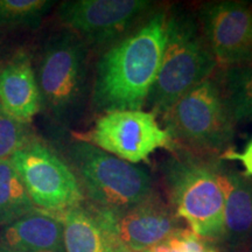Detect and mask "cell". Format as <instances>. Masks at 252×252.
I'll return each instance as SVG.
<instances>
[{"label": "cell", "mask_w": 252, "mask_h": 252, "mask_svg": "<svg viewBox=\"0 0 252 252\" xmlns=\"http://www.w3.org/2000/svg\"><path fill=\"white\" fill-rule=\"evenodd\" d=\"M167 19L165 11L153 12L100 56L93 88L97 111L108 113L146 106L161 64Z\"/></svg>", "instance_id": "obj_1"}, {"label": "cell", "mask_w": 252, "mask_h": 252, "mask_svg": "<svg viewBox=\"0 0 252 252\" xmlns=\"http://www.w3.org/2000/svg\"><path fill=\"white\" fill-rule=\"evenodd\" d=\"M217 62L198 17L174 11L167 19V35L159 71L146 106L162 116L193 88L212 77Z\"/></svg>", "instance_id": "obj_2"}, {"label": "cell", "mask_w": 252, "mask_h": 252, "mask_svg": "<svg viewBox=\"0 0 252 252\" xmlns=\"http://www.w3.org/2000/svg\"><path fill=\"white\" fill-rule=\"evenodd\" d=\"M163 181L179 219L202 238H222L224 202L220 165L185 150L162 160Z\"/></svg>", "instance_id": "obj_3"}, {"label": "cell", "mask_w": 252, "mask_h": 252, "mask_svg": "<svg viewBox=\"0 0 252 252\" xmlns=\"http://www.w3.org/2000/svg\"><path fill=\"white\" fill-rule=\"evenodd\" d=\"M41 108L60 124L78 118L88 93V45L70 31L45 43L35 71Z\"/></svg>", "instance_id": "obj_4"}, {"label": "cell", "mask_w": 252, "mask_h": 252, "mask_svg": "<svg viewBox=\"0 0 252 252\" xmlns=\"http://www.w3.org/2000/svg\"><path fill=\"white\" fill-rule=\"evenodd\" d=\"M171 145L194 154H224L234 123L223 102L219 81L209 77L184 94L162 116Z\"/></svg>", "instance_id": "obj_5"}, {"label": "cell", "mask_w": 252, "mask_h": 252, "mask_svg": "<svg viewBox=\"0 0 252 252\" xmlns=\"http://www.w3.org/2000/svg\"><path fill=\"white\" fill-rule=\"evenodd\" d=\"M69 158L81 187L96 207L127 209L153 195L152 179L143 167L124 161L87 141L77 139L71 143Z\"/></svg>", "instance_id": "obj_6"}, {"label": "cell", "mask_w": 252, "mask_h": 252, "mask_svg": "<svg viewBox=\"0 0 252 252\" xmlns=\"http://www.w3.org/2000/svg\"><path fill=\"white\" fill-rule=\"evenodd\" d=\"M8 160L40 210L60 214L81 206L84 196L77 176L45 143L33 137Z\"/></svg>", "instance_id": "obj_7"}, {"label": "cell", "mask_w": 252, "mask_h": 252, "mask_svg": "<svg viewBox=\"0 0 252 252\" xmlns=\"http://www.w3.org/2000/svg\"><path fill=\"white\" fill-rule=\"evenodd\" d=\"M104 152L131 163L147 160L157 150L171 145L156 116L143 110L103 113L89 133L80 138Z\"/></svg>", "instance_id": "obj_8"}, {"label": "cell", "mask_w": 252, "mask_h": 252, "mask_svg": "<svg viewBox=\"0 0 252 252\" xmlns=\"http://www.w3.org/2000/svg\"><path fill=\"white\" fill-rule=\"evenodd\" d=\"M152 7L150 0H68L60 4V21L94 46L116 43Z\"/></svg>", "instance_id": "obj_9"}, {"label": "cell", "mask_w": 252, "mask_h": 252, "mask_svg": "<svg viewBox=\"0 0 252 252\" xmlns=\"http://www.w3.org/2000/svg\"><path fill=\"white\" fill-rule=\"evenodd\" d=\"M217 65L252 61V6L244 1L208 2L197 15Z\"/></svg>", "instance_id": "obj_10"}, {"label": "cell", "mask_w": 252, "mask_h": 252, "mask_svg": "<svg viewBox=\"0 0 252 252\" xmlns=\"http://www.w3.org/2000/svg\"><path fill=\"white\" fill-rule=\"evenodd\" d=\"M116 243L135 252L150 250L179 230V217L156 195L123 210L94 207Z\"/></svg>", "instance_id": "obj_11"}, {"label": "cell", "mask_w": 252, "mask_h": 252, "mask_svg": "<svg viewBox=\"0 0 252 252\" xmlns=\"http://www.w3.org/2000/svg\"><path fill=\"white\" fill-rule=\"evenodd\" d=\"M0 104L11 117L26 124L41 110L35 70L27 53H15L0 65Z\"/></svg>", "instance_id": "obj_12"}, {"label": "cell", "mask_w": 252, "mask_h": 252, "mask_svg": "<svg viewBox=\"0 0 252 252\" xmlns=\"http://www.w3.org/2000/svg\"><path fill=\"white\" fill-rule=\"evenodd\" d=\"M0 245L14 252H64L62 222L35 209L0 230Z\"/></svg>", "instance_id": "obj_13"}, {"label": "cell", "mask_w": 252, "mask_h": 252, "mask_svg": "<svg viewBox=\"0 0 252 252\" xmlns=\"http://www.w3.org/2000/svg\"><path fill=\"white\" fill-rule=\"evenodd\" d=\"M220 176L225 194L222 238L231 247H239L252 236V178L223 166Z\"/></svg>", "instance_id": "obj_14"}, {"label": "cell", "mask_w": 252, "mask_h": 252, "mask_svg": "<svg viewBox=\"0 0 252 252\" xmlns=\"http://www.w3.org/2000/svg\"><path fill=\"white\" fill-rule=\"evenodd\" d=\"M58 216L63 225L64 252H112L113 238L94 208L78 206Z\"/></svg>", "instance_id": "obj_15"}, {"label": "cell", "mask_w": 252, "mask_h": 252, "mask_svg": "<svg viewBox=\"0 0 252 252\" xmlns=\"http://www.w3.org/2000/svg\"><path fill=\"white\" fill-rule=\"evenodd\" d=\"M223 102L231 122H252V64L224 69L219 81Z\"/></svg>", "instance_id": "obj_16"}, {"label": "cell", "mask_w": 252, "mask_h": 252, "mask_svg": "<svg viewBox=\"0 0 252 252\" xmlns=\"http://www.w3.org/2000/svg\"><path fill=\"white\" fill-rule=\"evenodd\" d=\"M35 209L11 161L0 160V230Z\"/></svg>", "instance_id": "obj_17"}, {"label": "cell", "mask_w": 252, "mask_h": 252, "mask_svg": "<svg viewBox=\"0 0 252 252\" xmlns=\"http://www.w3.org/2000/svg\"><path fill=\"white\" fill-rule=\"evenodd\" d=\"M54 4L48 0H0V26L35 28Z\"/></svg>", "instance_id": "obj_18"}, {"label": "cell", "mask_w": 252, "mask_h": 252, "mask_svg": "<svg viewBox=\"0 0 252 252\" xmlns=\"http://www.w3.org/2000/svg\"><path fill=\"white\" fill-rule=\"evenodd\" d=\"M32 138L28 124L11 117L0 104V160L9 159Z\"/></svg>", "instance_id": "obj_19"}, {"label": "cell", "mask_w": 252, "mask_h": 252, "mask_svg": "<svg viewBox=\"0 0 252 252\" xmlns=\"http://www.w3.org/2000/svg\"><path fill=\"white\" fill-rule=\"evenodd\" d=\"M208 248L206 238L194 234L191 230L181 229L166 241L145 252H213Z\"/></svg>", "instance_id": "obj_20"}, {"label": "cell", "mask_w": 252, "mask_h": 252, "mask_svg": "<svg viewBox=\"0 0 252 252\" xmlns=\"http://www.w3.org/2000/svg\"><path fill=\"white\" fill-rule=\"evenodd\" d=\"M222 159H228V160H238L242 162L244 169H245V175L252 178V139L249 141L243 152L238 153L235 151L228 150L224 154L220 156Z\"/></svg>", "instance_id": "obj_21"}, {"label": "cell", "mask_w": 252, "mask_h": 252, "mask_svg": "<svg viewBox=\"0 0 252 252\" xmlns=\"http://www.w3.org/2000/svg\"><path fill=\"white\" fill-rule=\"evenodd\" d=\"M112 252H135V251H132V250H130V249L123 247V245L113 242V251Z\"/></svg>", "instance_id": "obj_22"}, {"label": "cell", "mask_w": 252, "mask_h": 252, "mask_svg": "<svg viewBox=\"0 0 252 252\" xmlns=\"http://www.w3.org/2000/svg\"><path fill=\"white\" fill-rule=\"evenodd\" d=\"M0 252H14V251L9 250V249L2 247V245H0Z\"/></svg>", "instance_id": "obj_23"}, {"label": "cell", "mask_w": 252, "mask_h": 252, "mask_svg": "<svg viewBox=\"0 0 252 252\" xmlns=\"http://www.w3.org/2000/svg\"><path fill=\"white\" fill-rule=\"evenodd\" d=\"M213 252H215V251H213Z\"/></svg>", "instance_id": "obj_24"}, {"label": "cell", "mask_w": 252, "mask_h": 252, "mask_svg": "<svg viewBox=\"0 0 252 252\" xmlns=\"http://www.w3.org/2000/svg\"><path fill=\"white\" fill-rule=\"evenodd\" d=\"M143 252H145V251H143Z\"/></svg>", "instance_id": "obj_25"}]
</instances>
